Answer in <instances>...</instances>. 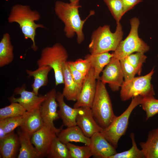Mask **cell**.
Wrapping results in <instances>:
<instances>
[{
    "label": "cell",
    "mask_w": 158,
    "mask_h": 158,
    "mask_svg": "<svg viewBox=\"0 0 158 158\" xmlns=\"http://www.w3.org/2000/svg\"><path fill=\"white\" fill-rule=\"evenodd\" d=\"M105 85L97 80L96 93L91 107L95 119L102 129L107 128L116 117Z\"/></svg>",
    "instance_id": "4"
},
{
    "label": "cell",
    "mask_w": 158,
    "mask_h": 158,
    "mask_svg": "<svg viewBox=\"0 0 158 158\" xmlns=\"http://www.w3.org/2000/svg\"><path fill=\"white\" fill-rule=\"evenodd\" d=\"M70 3L74 5H79V1L80 0H69Z\"/></svg>",
    "instance_id": "38"
},
{
    "label": "cell",
    "mask_w": 158,
    "mask_h": 158,
    "mask_svg": "<svg viewBox=\"0 0 158 158\" xmlns=\"http://www.w3.org/2000/svg\"><path fill=\"white\" fill-rule=\"evenodd\" d=\"M130 29L129 34L124 40L120 42L112 53L113 57L119 60L135 52L144 53L150 49V46L139 37L138 29L140 22L139 19L133 18L130 20Z\"/></svg>",
    "instance_id": "7"
},
{
    "label": "cell",
    "mask_w": 158,
    "mask_h": 158,
    "mask_svg": "<svg viewBox=\"0 0 158 158\" xmlns=\"http://www.w3.org/2000/svg\"><path fill=\"white\" fill-rule=\"evenodd\" d=\"M23 116L5 118L0 120V128H2L7 135L20 127L23 120Z\"/></svg>",
    "instance_id": "32"
},
{
    "label": "cell",
    "mask_w": 158,
    "mask_h": 158,
    "mask_svg": "<svg viewBox=\"0 0 158 158\" xmlns=\"http://www.w3.org/2000/svg\"><path fill=\"white\" fill-rule=\"evenodd\" d=\"M26 86L24 84L20 87L16 88L14 90L16 95H20L19 97L12 96L8 98L11 102H18L26 110L29 111L40 107L45 99V95H37L32 91L26 90Z\"/></svg>",
    "instance_id": "12"
},
{
    "label": "cell",
    "mask_w": 158,
    "mask_h": 158,
    "mask_svg": "<svg viewBox=\"0 0 158 158\" xmlns=\"http://www.w3.org/2000/svg\"><path fill=\"white\" fill-rule=\"evenodd\" d=\"M144 0H122L123 7L124 15L128 11L132 9L139 3Z\"/></svg>",
    "instance_id": "37"
},
{
    "label": "cell",
    "mask_w": 158,
    "mask_h": 158,
    "mask_svg": "<svg viewBox=\"0 0 158 158\" xmlns=\"http://www.w3.org/2000/svg\"><path fill=\"white\" fill-rule=\"evenodd\" d=\"M69 152V158H89L92 156L89 146H80L70 142L66 144Z\"/></svg>",
    "instance_id": "29"
},
{
    "label": "cell",
    "mask_w": 158,
    "mask_h": 158,
    "mask_svg": "<svg viewBox=\"0 0 158 158\" xmlns=\"http://www.w3.org/2000/svg\"><path fill=\"white\" fill-rule=\"evenodd\" d=\"M157 57H158V55H157Z\"/></svg>",
    "instance_id": "39"
},
{
    "label": "cell",
    "mask_w": 158,
    "mask_h": 158,
    "mask_svg": "<svg viewBox=\"0 0 158 158\" xmlns=\"http://www.w3.org/2000/svg\"><path fill=\"white\" fill-rule=\"evenodd\" d=\"M102 72L99 80L105 84H108L112 91H118L124 81L119 60L112 57Z\"/></svg>",
    "instance_id": "10"
},
{
    "label": "cell",
    "mask_w": 158,
    "mask_h": 158,
    "mask_svg": "<svg viewBox=\"0 0 158 158\" xmlns=\"http://www.w3.org/2000/svg\"><path fill=\"white\" fill-rule=\"evenodd\" d=\"M142 52H137L135 54H131L124 57L134 68L139 75L141 74L143 64L145 62L147 58V57Z\"/></svg>",
    "instance_id": "33"
},
{
    "label": "cell",
    "mask_w": 158,
    "mask_h": 158,
    "mask_svg": "<svg viewBox=\"0 0 158 158\" xmlns=\"http://www.w3.org/2000/svg\"><path fill=\"white\" fill-rule=\"evenodd\" d=\"M143 97L138 95L133 98L126 109L120 116H116L107 128L102 129L101 131L107 140L115 148L118 147L119 139L126 133L131 113L137 106L140 104Z\"/></svg>",
    "instance_id": "6"
},
{
    "label": "cell",
    "mask_w": 158,
    "mask_h": 158,
    "mask_svg": "<svg viewBox=\"0 0 158 158\" xmlns=\"http://www.w3.org/2000/svg\"><path fill=\"white\" fill-rule=\"evenodd\" d=\"M116 23L120 22L123 16V7L122 0H103Z\"/></svg>",
    "instance_id": "31"
},
{
    "label": "cell",
    "mask_w": 158,
    "mask_h": 158,
    "mask_svg": "<svg viewBox=\"0 0 158 158\" xmlns=\"http://www.w3.org/2000/svg\"><path fill=\"white\" fill-rule=\"evenodd\" d=\"M113 57L112 54L109 52L88 54L85 56V59L89 61L91 67L94 69L95 75L97 80H99V76L104 67L110 62Z\"/></svg>",
    "instance_id": "24"
},
{
    "label": "cell",
    "mask_w": 158,
    "mask_h": 158,
    "mask_svg": "<svg viewBox=\"0 0 158 158\" xmlns=\"http://www.w3.org/2000/svg\"><path fill=\"white\" fill-rule=\"evenodd\" d=\"M52 69L48 66H43L34 71L26 70V71L29 77L32 76L34 78L33 83L31 85L32 91L36 94L39 95L40 88L46 86L48 82V75L49 72Z\"/></svg>",
    "instance_id": "22"
},
{
    "label": "cell",
    "mask_w": 158,
    "mask_h": 158,
    "mask_svg": "<svg viewBox=\"0 0 158 158\" xmlns=\"http://www.w3.org/2000/svg\"><path fill=\"white\" fill-rule=\"evenodd\" d=\"M123 74L124 81L129 80L135 77L137 74L134 68L130 64L125 58L119 60Z\"/></svg>",
    "instance_id": "34"
},
{
    "label": "cell",
    "mask_w": 158,
    "mask_h": 158,
    "mask_svg": "<svg viewBox=\"0 0 158 158\" xmlns=\"http://www.w3.org/2000/svg\"><path fill=\"white\" fill-rule=\"evenodd\" d=\"M94 69L92 68L85 76L80 93L73 107H87L91 108L95 95L97 81Z\"/></svg>",
    "instance_id": "11"
},
{
    "label": "cell",
    "mask_w": 158,
    "mask_h": 158,
    "mask_svg": "<svg viewBox=\"0 0 158 158\" xmlns=\"http://www.w3.org/2000/svg\"><path fill=\"white\" fill-rule=\"evenodd\" d=\"M20 146L17 133L13 131L7 134L4 137L0 140V152L1 157H16Z\"/></svg>",
    "instance_id": "19"
},
{
    "label": "cell",
    "mask_w": 158,
    "mask_h": 158,
    "mask_svg": "<svg viewBox=\"0 0 158 158\" xmlns=\"http://www.w3.org/2000/svg\"><path fill=\"white\" fill-rule=\"evenodd\" d=\"M13 47L9 34H4L0 41V67L8 65L13 61Z\"/></svg>",
    "instance_id": "25"
},
{
    "label": "cell",
    "mask_w": 158,
    "mask_h": 158,
    "mask_svg": "<svg viewBox=\"0 0 158 158\" xmlns=\"http://www.w3.org/2000/svg\"><path fill=\"white\" fill-rule=\"evenodd\" d=\"M57 136L55 132L44 125L31 135L32 142L41 157H46L53 141Z\"/></svg>",
    "instance_id": "14"
},
{
    "label": "cell",
    "mask_w": 158,
    "mask_h": 158,
    "mask_svg": "<svg viewBox=\"0 0 158 158\" xmlns=\"http://www.w3.org/2000/svg\"><path fill=\"white\" fill-rule=\"evenodd\" d=\"M139 144L145 158H158V128L150 130L146 141Z\"/></svg>",
    "instance_id": "23"
},
{
    "label": "cell",
    "mask_w": 158,
    "mask_h": 158,
    "mask_svg": "<svg viewBox=\"0 0 158 158\" xmlns=\"http://www.w3.org/2000/svg\"><path fill=\"white\" fill-rule=\"evenodd\" d=\"M141 104L146 114V120L158 114V99L154 96L143 97Z\"/></svg>",
    "instance_id": "30"
},
{
    "label": "cell",
    "mask_w": 158,
    "mask_h": 158,
    "mask_svg": "<svg viewBox=\"0 0 158 158\" xmlns=\"http://www.w3.org/2000/svg\"><path fill=\"white\" fill-rule=\"evenodd\" d=\"M89 145L92 156L98 158H110L117 153L116 148L105 138L100 132L93 134L90 138Z\"/></svg>",
    "instance_id": "15"
},
{
    "label": "cell",
    "mask_w": 158,
    "mask_h": 158,
    "mask_svg": "<svg viewBox=\"0 0 158 158\" xmlns=\"http://www.w3.org/2000/svg\"><path fill=\"white\" fill-rule=\"evenodd\" d=\"M20 144L18 158H39L41 157L32 142L31 136L20 129L17 131Z\"/></svg>",
    "instance_id": "21"
},
{
    "label": "cell",
    "mask_w": 158,
    "mask_h": 158,
    "mask_svg": "<svg viewBox=\"0 0 158 158\" xmlns=\"http://www.w3.org/2000/svg\"><path fill=\"white\" fill-rule=\"evenodd\" d=\"M39 107L26 111L23 115V120L20 129L31 136L44 125Z\"/></svg>",
    "instance_id": "16"
},
{
    "label": "cell",
    "mask_w": 158,
    "mask_h": 158,
    "mask_svg": "<svg viewBox=\"0 0 158 158\" xmlns=\"http://www.w3.org/2000/svg\"><path fill=\"white\" fill-rule=\"evenodd\" d=\"M57 136L61 141L65 144L73 142L89 146L90 142V138L86 137L77 125L62 129Z\"/></svg>",
    "instance_id": "20"
},
{
    "label": "cell",
    "mask_w": 158,
    "mask_h": 158,
    "mask_svg": "<svg viewBox=\"0 0 158 158\" xmlns=\"http://www.w3.org/2000/svg\"><path fill=\"white\" fill-rule=\"evenodd\" d=\"M76 121L77 125L84 135L89 138L95 133L100 132L102 129L95 119L91 108L88 107L79 108Z\"/></svg>",
    "instance_id": "13"
},
{
    "label": "cell",
    "mask_w": 158,
    "mask_h": 158,
    "mask_svg": "<svg viewBox=\"0 0 158 158\" xmlns=\"http://www.w3.org/2000/svg\"><path fill=\"white\" fill-rule=\"evenodd\" d=\"M80 5H74L70 3L57 1L55 3L54 11L58 18L64 23V31L66 37L69 38L77 35V41L80 44L84 41L85 36L83 32L84 24L88 18L94 14L93 10H91L88 16L83 20L79 14Z\"/></svg>",
    "instance_id": "1"
},
{
    "label": "cell",
    "mask_w": 158,
    "mask_h": 158,
    "mask_svg": "<svg viewBox=\"0 0 158 158\" xmlns=\"http://www.w3.org/2000/svg\"><path fill=\"white\" fill-rule=\"evenodd\" d=\"M66 63L73 79L80 86L82 87L85 76L74 67L71 61H67Z\"/></svg>",
    "instance_id": "36"
},
{
    "label": "cell",
    "mask_w": 158,
    "mask_h": 158,
    "mask_svg": "<svg viewBox=\"0 0 158 158\" xmlns=\"http://www.w3.org/2000/svg\"><path fill=\"white\" fill-rule=\"evenodd\" d=\"M46 157L49 158H69V150L66 144L57 136L53 141Z\"/></svg>",
    "instance_id": "26"
},
{
    "label": "cell",
    "mask_w": 158,
    "mask_h": 158,
    "mask_svg": "<svg viewBox=\"0 0 158 158\" xmlns=\"http://www.w3.org/2000/svg\"><path fill=\"white\" fill-rule=\"evenodd\" d=\"M154 69V67L145 75L135 77L129 80L124 81L120 92L121 100L126 101L138 95L143 97L154 96L155 92L151 83Z\"/></svg>",
    "instance_id": "8"
},
{
    "label": "cell",
    "mask_w": 158,
    "mask_h": 158,
    "mask_svg": "<svg viewBox=\"0 0 158 158\" xmlns=\"http://www.w3.org/2000/svg\"><path fill=\"white\" fill-rule=\"evenodd\" d=\"M130 137L132 146L129 150L119 153H116L110 158H145L144 154L141 150L137 147L133 133H130Z\"/></svg>",
    "instance_id": "27"
},
{
    "label": "cell",
    "mask_w": 158,
    "mask_h": 158,
    "mask_svg": "<svg viewBox=\"0 0 158 158\" xmlns=\"http://www.w3.org/2000/svg\"><path fill=\"white\" fill-rule=\"evenodd\" d=\"M71 62L74 67L85 76L92 68L89 61L85 59H79Z\"/></svg>",
    "instance_id": "35"
},
{
    "label": "cell",
    "mask_w": 158,
    "mask_h": 158,
    "mask_svg": "<svg viewBox=\"0 0 158 158\" xmlns=\"http://www.w3.org/2000/svg\"><path fill=\"white\" fill-rule=\"evenodd\" d=\"M116 24L114 32L111 31L108 25L99 26L93 32L88 47L90 54L114 51L116 49L123 35L121 23Z\"/></svg>",
    "instance_id": "3"
},
{
    "label": "cell",
    "mask_w": 158,
    "mask_h": 158,
    "mask_svg": "<svg viewBox=\"0 0 158 158\" xmlns=\"http://www.w3.org/2000/svg\"><path fill=\"white\" fill-rule=\"evenodd\" d=\"M66 62L63 66L64 87L62 93L67 100L75 101L80 93L82 87L73 79Z\"/></svg>",
    "instance_id": "18"
},
{
    "label": "cell",
    "mask_w": 158,
    "mask_h": 158,
    "mask_svg": "<svg viewBox=\"0 0 158 158\" xmlns=\"http://www.w3.org/2000/svg\"><path fill=\"white\" fill-rule=\"evenodd\" d=\"M68 54L64 47L59 43L43 49L37 61L38 67L48 66L53 70L55 85L63 84V66L67 61Z\"/></svg>",
    "instance_id": "5"
},
{
    "label": "cell",
    "mask_w": 158,
    "mask_h": 158,
    "mask_svg": "<svg viewBox=\"0 0 158 158\" xmlns=\"http://www.w3.org/2000/svg\"><path fill=\"white\" fill-rule=\"evenodd\" d=\"M64 98L62 93L59 91L57 92L56 99L59 107L57 112L60 118L63 125L67 127L77 125L76 118L79 108L69 106L64 102Z\"/></svg>",
    "instance_id": "17"
},
{
    "label": "cell",
    "mask_w": 158,
    "mask_h": 158,
    "mask_svg": "<svg viewBox=\"0 0 158 158\" xmlns=\"http://www.w3.org/2000/svg\"><path fill=\"white\" fill-rule=\"evenodd\" d=\"M40 18L38 12L31 9L29 6L17 4L13 6L8 19L9 23L19 24L25 38L32 40L31 48L35 51L38 49L35 41L36 30L38 28H45L42 24L35 23Z\"/></svg>",
    "instance_id": "2"
},
{
    "label": "cell",
    "mask_w": 158,
    "mask_h": 158,
    "mask_svg": "<svg viewBox=\"0 0 158 158\" xmlns=\"http://www.w3.org/2000/svg\"><path fill=\"white\" fill-rule=\"evenodd\" d=\"M57 92L53 88L45 95V99L39 107L41 115L45 125L51 129L57 134L62 128H58L54 125V122L60 118L57 112L58 104L56 99Z\"/></svg>",
    "instance_id": "9"
},
{
    "label": "cell",
    "mask_w": 158,
    "mask_h": 158,
    "mask_svg": "<svg viewBox=\"0 0 158 158\" xmlns=\"http://www.w3.org/2000/svg\"><path fill=\"white\" fill-rule=\"evenodd\" d=\"M26 109L18 102H11L9 105L0 109V120L5 118L23 116Z\"/></svg>",
    "instance_id": "28"
}]
</instances>
